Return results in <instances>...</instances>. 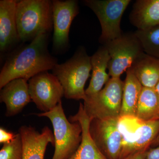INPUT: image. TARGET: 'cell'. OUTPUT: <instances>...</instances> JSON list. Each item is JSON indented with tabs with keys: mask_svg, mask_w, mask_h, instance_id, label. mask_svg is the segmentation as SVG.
<instances>
[{
	"mask_svg": "<svg viewBox=\"0 0 159 159\" xmlns=\"http://www.w3.org/2000/svg\"><path fill=\"white\" fill-rule=\"evenodd\" d=\"M48 38V33H42L9 54L0 73L1 89L13 80L28 81L41 72L53 70L57 60L49 53Z\"/></svg>",
	"mask_w": 159,
	"mask_h": 159,
	"instance_id": "obj_1",
	"label": "cell"
},
{
	"mask_svg": "<svg viewBox=\"0 0 159 159\" xmlns=\"http://www.w3.org/2000/svg\"><path fill=\"white\" fill-rule=\"evenodd\" d=\"M16 20L19 36L23 43L32 41L53 29V2L50 0L17 1Z\"/></svg>",
	"mask_w": 159,
	"mask_h": 159,
	"instance_id": "obj_2",
	"label": "cell"
},
{
	"mask_svg": "<svg viewBox=\"0 0 159 159\" xmlns=\"http://www.w3.org/2000/svg\"><path fill=\"white\" fill-rule=\"evenodd\" d=\"M92 70L91 57L84 48H80L65 62L57 63L52 70L62 86L66 99L84 100L86 82Z\"/></svg>",
	"mask_w": 159,
	"mask_h": 159,
	"instance_id": "obj_3",
	"label": "cell"
},
{
	"mask_svg": "<svg viewBox=\"0 0 159 159\" xmlns=\"http://www.w3.org/2000/svg\"><path fill=\"white\" fill-rule=\"evenodd\" d=\"M50 119L53 128L54 152L52 159H68L79 147L82 139V128L79 122H70L66 117L60 102L47 112L36 114Z\"/></svg>",
	"mask_w": 159,
	"mask_h": 159,
	"instance_id": "obj_4",
	"label": "cell"
},
{
	"mask_svg": "<svg viewBox=\"0 0 159 159\" xmlns=\"http://www.w3.org/2000/svg\"><path fill=\"white\" fill-rule=\"evenodd\" d=\"M124 81L111 77L101 91L84 100V108L89 118L93 119L120 118Z\"/></svg>",
	"mask_w": 159,
	"mask_h": 159,
	"instance_id": "obj_5",
	"label": "cell"
},
{
	"mask_svg": "<svg viewBox=\"0 0 159 159\" xmlns=\"http://www.w3.org/2000/svg\"><path fill=\"white\" fill-rule=\"evenodd\" d=\"M130 0H84L83 3L96 15L100 23L99 42L102 45L123 34L121 29L122 16Z\"/></svg>",
	"mask_w": 159,
	"mask_h": 159,
	"instance_id": "obj_6",
	"label": "cell"
},
{
	"mask_svg": "<svg viewBox=\"0 0 159 159\" xmlns=\"http://www.w3.org/2000/svg\"><path fill=\"white\" fill-rule=\"evenodd\" d=\"M103 46L107 49L110 56L108 69L111 77H120L145 53L134 32L123 33L120 37Z\"/></svg>",
	"mask_w": 159,
	"mask_h": 159,
	"instance_id": "obj_7",
	"label": "cell"
},
{
	"mask_svg": "<svg viewBox=\"0 0 159 159\" xmlns=\"http://www.w3.org/2000/svg\"><path fill=\"white\" fill-rule=\"evenodd\" d=\"M120 119H93L90 124L92 139L107 159H122L125 139L121 130Z\"/></svg>",
	"mask_w": 159,
	"mask_h": 159,
	"instance_id": "obj_8",
	"label": "cell"
},
{
	"mask_svg": "<svg viewBox=\"0 0 159 159\" xmlns=\"http://www.w3.org/2000/svg\"><path fill=\"white\" fill-rule=\"evenodd\" d=\"M31 101L42 112L54 108L64 97L62 86L56 76L48 71L41 72L29 80Z\"/></svg>",
	"mask_w": 159,
	"mask_h": 159,
	"instance_id": "obj_9",
	"label": "cell"
},
{
	"mask_svg": "<svg viewBox=\"0 0 159 159\" xmlns=\"http://www.w3.org/2000/svg\"><path fill=\"white\" fill-rule=\"evenodd\" d=\"M53 47L57 50L68 46L69 33L73 20L79 13L78 1L53 0Z\"/></svg>",
	"mask_w": 159,
	"mask_h": 159,
	"instance_id": "obj_10",
	"label": "cell"
},
{
	"mask_svg": "<svg viewBox=\"0 0 159 159\" xmlns=\"http://www.w3.org/2000/svg\"><path fill=\"white\" fill-rule=\"evenodd\" d=\"M22 141V159H44L47 146H54V134L48 126L41 132L31 126L22 125L19 129Z\"/></svg>",
	"mask_w": 159,
	"mask_h": 159,
	"instance_id": "obj_11",
	"label": "cell"
},
{
	"mask_svg": "<svg viewBox=\"0 0 159 159\" xmlns=\"http://www.w3.org/2000/svg\"><path fill=\"white\" fill-rule=\"evenodd\" d=\"M0 101L6 105V116H13L21 112L32 101L27 80L19 78L7 83L1 89Z\"/></svg>",
	"mask_w": 159,
	"mask_h": 159,
	"instance_id": "obj_12",
	"label": "cell"
},
{
	"mask_svg": "<svg viewBox=\"0 0 159 159\" xmlns=\"http://www.w3.org/2000/svg\"><path fill=\"white\" fill-rule=\"evenodd\" d=\"M17 1H0V51L5 53L20 41L16 20Z\"/></svg>",
	"mask_w": 159,
	"mask_h": 159,
	"instance_id": "obj_13",
	"label": "cell"
},
{
	"mask_svg": "<svg viewBox=\"0 0 159 159\" xmlns=\"http://www.w3.org/2000/svg\"><path fill=\"white\" fill-rule=\"evenodd\" d=\"M91 120L84 111L83 104L80 102L77 113L71 116L70 121L80 124L82 128V139L77 150L68 159H107L99 150L91 137L89 132Z\"/></svg>",
	"mask_w": 159,
	"mask_h": 159,
	"instance_id": "obj_14",
	"label": "cell"
},
{
	"mask_svg": "<svg viewBox=\"0 0 159 159\" xmlns=\"http://www.w3.org/2000/svg\"><path fill=\"white\" fill-rule=\"evenodd\" d=\"M129 18L130 24L138 30L159 25V0H137Z\"/></svg>",
	"mask_w": 159,
	"mask_h": 159,
	"instance_id": "obj_15",
	"label": "cell"
},
{
	"mask_svg": "<svg viewBox=\"0 0 159 159\" xmlns=\"http://www.w3.org/2000/svg\"><path fill=\"white\" fill-rule=\"evenodd\" d=\"M110 56L105 46L102 45L91 56L92 77L88 87L85 90L86 96L97 93L108 82L110 79L107 73Z\"/></svg>",
	"mask_w": 159,
	"mask_h": 159,
	"instance_id": "obj_16",
	"label": "cell"
},
{
	"mask_svg": "<svg viewBox=\"0 0 159 159\" xmlns=\"http://www.w3.org/2000/svg\"><path fill=\"white\" fill-rule=\"evenodd\" d=\"M143 87L155 89L159 82V58L143 53L131 67Z\"/></svg>",
	"mask_w": 159,
	"mask_h": 159,
	"instance_id": "obj_17",
	"label": "cell"
},
{
	"mask_svg": "<svg viewBox=\"0 0 159 159\" xmlns=\"http://www.w3.org/2000/svg\"><path fill=\"white\" fill-rule=\"evenodd\" d=\"M126 74L124 81L120 118H133L136 117L137 106L143 87L131 68L126 71Z\"/></svg>",
	"mask_w": 159,
	"mask_h": 159,
	"instance_id": "obj_18",
	"label": "cell"
},
{
	"mask_svg": "<svg viewBox=\"0 0 159 159\" xmlns=\"http://www.w3.org/2000/svg\"><path fill=\"white\" fill-rule=\"evenodd\" d=\"M159 134V120L142 122L137 132L136 139L132 142L125 140L122 152V159L138 151L150 148Z\"/></svg>",
	"mask_w": 159,
	"mask_h": 159,
	"instance_id": "obj_19",
	"label": "cell"
},
{
	"mask_svg": "<svg viewBox=\"0 0 159 159\" xmlns=\"http://www.w3.org/2000/svg\"><path fill=\"white\" fill-rule=\"evenodd\" d=\"M135 117L142 122L159 121V98L155 89L143 87Z\"/></svg>",
	"mask_w": 159,
	"mask_h": 159,
	"instance_id": "obj_20",
	"label": "cell"
},
{
	"mask_svg": "<svg viewBox=\"0 0 159 159\" xmlns=\"http://www.w3.org/2000/svg\"><path fill=\"white\" fill-rule=\"evenodd\" d=\"M134 33L140 40L145 53L159 58V25L146 30H137Z\"/></svg>",
	"mask_w": 159,
	"mask_h": 159,
	"instance_id": "obj_21",
	"label": "cell"
},
{
	"mask_svg": "<svg viewBox=\"0 0 159 159\" xmlns=\"http://www.w3.org/2000/svg\"><path fill=\"white\" fill-rule=\"evenodd\" d=\"M23 155L22 141L19 132L11 142L3 144L0 150V159H22Z\"/></svg>",
	"mask_w": 159,
	"mask_h": 159,
	"instance_id": "obj_22",
	"label": "cell"
},
{
	"mask_svg": "<svg viewBox=\"0 0 159 159\" xmlns=\"http://www.w3.org/2000/svg\"><path fill=\"white\" fill-rule=\"evenodd\" d=\"M16 134H13L1 127L0 128V143L3 144L9 143L15 139Z\"/></svg>",
	"mask_w": 159,
	"mask_h": 159,
	"instance_id": "obj_23",
	"label": "cell"
},
{
	"mask_svg": "<svg viewBox=\"0 0 159 159\" xmlns=\"http://www.w3.org/2000/svg\"><path fill=\"white\" fill-rule=\"evenodd\" d=\"M149 148L138 151L130 154L122 159H145Z\"/></svg>",
	"mask_w": 159,
	"mask_h": 159,
	"instance_id": "obj_24",
	"label": "cell"
},
{
	"mask_svg": "<svg viewBox=\"0 0 159 159\" xmlns=\"http://www.w3.org/2000/svg\"><path fill=\"white\" fill-rule=\"evenodd\" d=\"M145 159H159V146L155 148H150Z\"/></svg>",
	"mask_w": 159,
	"mask_h": 159,
	"instance_id": "obj_25",
	"label": "cell"
},
{
	"mask_svg": "<svg viewBox=\"0 0 159 159\" xmlns=\"http://www.w3.org/2000/svg\"><path fill=\"white\" fill-rule=\"evenodd\" d=\"M159 145V134L158 136L157 137L155 140L154 141L153 143L152 144L151 146H156Z\"/></svg>",
	"mask_w": 159,
	"mask_h": 159,
	"instance_id": "obj_26",
	"label": "cell"
},
{
	"mask_svg": "<svg viewBox=\"0 0 159 159\" xmlns=\"http://www.w3.org/2000/svg\"><path fill=\"white\" fill-rule=\"evenodd\" d=\"M155 89L156 91L157 94L159 98V83L157 84L156 87L155 88Z\"/></svg>",
	"mask_w": 159,
	"mask_h": 159,
	"instance_id": "obj_27",
	"label": "cell"
}]
</instances>
